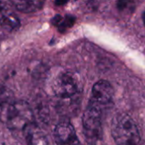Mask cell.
Segmentation results:
<instances>
[{"label":"cell","instance_id":"cell-8","mask_svg":"<svg viewBox=\"0 0 145 145\" xmlns=\"http://www.w3.org/2000/svg\"><path fill=\"white\" fill-rule=\"evenodd\" d=\"M24 131L27 132V145H50L47 137L34 123L27 126Z\"/></svg>","mask_w":145,"mask_h":145},{"label":"cell","instance_id":"cell-5","mask_svg":"<svg viewBox=\"0 0 145 145\" xmlns=\"http://www.w3.org/2000/svg\"><path fill=\"white\" fill-rule=\"evenodd\" d=\"M54 137L57 145H81L76 131L69 122L62 121L56 125Z\"/></svg>","mask_w":145,"mask_h":145},{"label":"cell","instance_id":"cell-7","mask_svg":"<svg viewBox=\"0 0 145 145\" xmlns=\"http://www.w3.org/2000/svg\"><path fill=\"white\" fill-rule=\"evenodd\" d=\"M17 10L22 13H34L41 10L45 0H5Z\"/></svg>","mask_w":145,"mask_h":145},{"label":"cell","instance_id":"cell-4","mask_svg":"<svg viewBox=\"0 0 145 145\" xmlns=\"http://www.w3.org/2000/svg\"><path fill=\"white\" fill-rule=\"evenodd\" d=\"M102 108L92 102H89L86 108L83 118L84 133L88 142H96L102 138Z\"/></svg>","mask_w":145,"mask_h":145},{"label":"cell","instance_id":"cell-2","mask_svg":"<svg viewBox=\"0 0 145 145\" xmlns=\"http://www.w3.org/2000/svg\"><path fill=\"white\" fill-rule=\"evenodd\" d=\"M34 115L30 105L22 100H16L9 108L3 121L8 128L16 131H24L34 123Z\"/></svg>","mask_w":145,"mask_h":145},{"label":"cell","instance_id":"cell-6","mask_svg":"<svg viewBox=\"0 0 145 145\" xmlns=\"http://www.w3.org/2000/svg\"><path fill=\"white\" fill-rule=\"evenodd\" d=\"M114 97V88L112 85L104 80H101L96 82L92 87L91 91V102L103 107L108 105Z\"/></svg>","mask_w":145,"mask_h":145},{"label":"cell","instance_id":"cell-11","mask_svg":"<svg viewBox=\"0 0 145 145\" xmlns=\"http://www.w3.org/2000/svg\"><path fill=\"white\" fill-rule=\"evenodd\" d=\"M9 13V10L5 7V4L3 0H0V23L4 20V18L6 16V15Z\"/></svg>","mask_w":145,"mask_h":145},{"label":"cell","instance_id":"cell-9","mask_svg":"<svg viewBox=\"0 0 145 145\" xmlns=\"http://www.w3.org/2000/svg\"><path fill=\"white\" fill-rule=\"evenodd\" d=\"M16 101L13 92L6 86L0 85V121L3 122L5 117L11 106Z\"/></svg>","mask_w":145,"mask_h":145},{"label":"cell","instance_id":"cell-1","mask_svg":"<svg viewBox=\"0 0 145 145\" xmlns=\"http://www.w3.org/2000/svg\"><path fill=\"white\" fill-rule=\"evenodd\" d=\"M111 132L117 145H137L140 141L138 127L126 114H120L113 119Z\"/></svg>","mask_w":145,"mask_h":145},{"label":"cell","instance_id":"cell-3","mask_svg":"<svg viewBox=\"0 0 145 145\" xmlns=\"http://www.w3.org/2000/svg\"><path fill=\"white\" fill-rule=\"evenodd\" d=\"M52 93L60 98H72L82 91V81L75 72H62L52 81Z\"/></svg>","mask_w":145,"mask_h":145},{"label":"cell","instance_id":"cell-12","mask_svg":"<svg viewBox=\"0 0 145 145\" xmlns=\"http://www.w3.org/2000/svg\"><path fill=\"white\" fill-rule=\"evenodd\" d=\"M142 22H143V25L145 26V10L143 11L142 13Z\"/></svg>","mask_w":145,"mask_h":145},{"label":"cell","instance_id":"cell-10","mask_svg":"<svg viewBox=\"0 0 145 145\" xmlns=\"http://www.w3.org/2000/svg\"><path fill=\"white\" fill-rule=\"evenodd\" d=\"M0 24L5 28H9L10 30H12V29H16L17 27H19L20 21L15 14L9 12Z\"/></svg>","mask_w":145,"mask_h":145}]
</instances>
